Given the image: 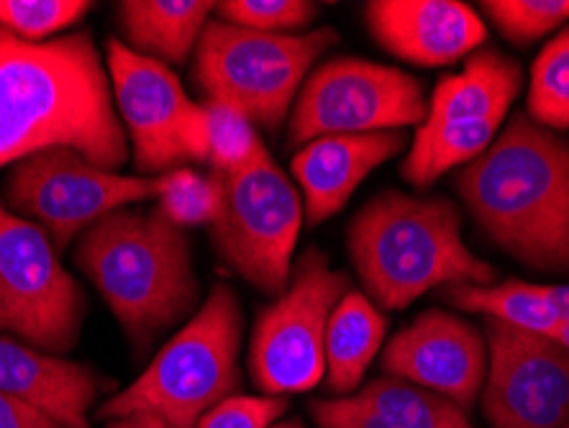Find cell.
I'll return each mask as SVG.
<instances>
[{
    "label": "cell",
    "instance_id": "1",
    "mask_svg": "<svg viewBox=\"0 0 569 428\" xmlns=\"http://www.w3.org/2000/svg\"><path fill=\"white\" fill-rule=\"evenodd\" d=\"M47 149H74L119 172L129 137L88 31L41 44L0 29V170Z\"/></svg>",
    "mask_w": 569,
    "mask_h": 428
},
{
    "label": "cell",
    "instance_id": "2",
    "mask_svg": "<svg viewBox=\"0 0 569 428\" xmlns=\"http://www.w3.org/2000/svg\"><path fill=\"white\" fill-rule=\"evenodd\" d=\"M492 245L541 272L569 270V141L529 116L510 119L457 178Z\"/></svg>",
    "mask_w": 569,
    "mask_h": 428
},
{
    "label": "cell",
    "instance_id": "3",
    "mask_svg": "<svg viewBox=\"0 0 569 428\" xmlns=\"http://www.w3.org/2000/svg\"><path fill=\"white\" fill-rule=\"evenodd\" d=\"M72 262L137 349L198 310L190 237L157 208L127 206L100 218L78 239Z\"/></svg>",
    "mask_w": 569,
    "mask_h": 428
},
{
    "label": "cell",
    "instance_id": "4",
    "mask_svg": "<svg viewBox=\"0 0 569 428\" xmlns=\"http://www.w3.org/2000/svg\"><path fill=\"white\" fill-rule=\"evenodd\" d=\"M351 265L365 296L382 310L408 308L433 288L492 285V265L462 239V216L443 198L385 190L351 218Z\"/></svg>",
    "mask_w": 569,
    "mask_h": 428
},
{
    "label": "cell",
    "instance_id": "5",
    "mask_svg": "<svg viewBox=\"0 0 569 428\" xmlns=\"http://www.w3.org/2000/svg\"><path fill=\"white\" fill-rule=\"evenodd\" d=\"M244 316L231 285L216 282L190 321L164 344L144 372L100 406L103 418L152 414L170 428H196L241 382Z\"/></svg>",
    "mask_w": 569,
    "mask_h": 428
},
{
    "label": "cell",
    "instance_id": "6",
    "mask_svg": "<svg viewBox=\"0 0 569 428\" xmlns=\"http://www.w3.org/2000/svg\"><path fill=\"white\" fill-rule=\"evenodd\" d=\"M339 41L331 27L303 33H259L226 21H208L196 49L192 74L206 98L226 100L254 126L280 129L308 74Z\"/></svg>",
    "mask_w": 569,
    "mask_h": 428
},
{
    "label": "cell",
    "instance_id": "7",
    "mask_svg": "<svg viewBox=\"0 0 569 428\" xmlns=\"http://www.w3.org/2000/svg\"><path fill=\"white\" fill-rule=\"evenodd\" d=\"M521 82L518 62L496 49H477L467 57L462 70L433 88L429 111L400 167L403 178L413 188H429L443 172L467 167L488 152Z\"/></svg>",
    "mask_w": 569,
    "mask_h": 428
},
{
    "label": "cell",
    "instance_id": "8",
    "mask_svg": "<svg viewBox=\"0 0 569 428\" xmlns=\"http://www.w3.org/2000/svg\"><path fill=\"white\" fill-rule=\"evenodd\" d=\"M349 290L347 272L333 270L318 249L298 257L288 288L259 313L249 344V372L262 396H296L323 380L326 329Z\"/></svg>",
    "mask_w": 569,
    "mask_h": 428
},
{
    "label": "cell",
    "instance_id": "9",
    "mask_svg": "<svg viewBox=\"0 0 569 428\" xmlns=\"http://www.w3.org/2000/svg\"><path fill=\"white\" fill-rule=\"evenodd\" d=\"M86 321V292L37 223L0 203V337L67 355Z\"/></svg>",
    "mask_w": 569,
    "mask_h": 428
},
{
    "label": "cell",
    "instance_id": "10",
    "mask_svg": "<svg viewBox=\"0 0 569 428\" xmlns=\"http://www.w3.org/2000/svg\"><path fill=\"white\" fill-rule=\"evenodd\" d=\"M221 182V216L211 226L213 247L233 272L264 296L288 288L303 198L272 157L239 175H216Z\"/></svg>",
    "mask_w": 569,
    "mask_h": 428
},
{
    "label": "cell",
    "instance_id": "11",
    "mask_svg": "<svg viewBox=\"0 0 569 428\" xmlns=\"http://www.w3.org/2000/svg\"><path fill=\"white\" fill-rule=\"evenodd\" d=\"M429 111L423 86L398 67L333 57L313 67L290 111V147L341 133L403 131Z\"/></svg>",
    "mask_w": 569,
    "mask_h": 428
},
{
    "label": "cell",
    "instance_id": "12",
    "mask_svg": "<svg viewBox=\"0 0 569 428\" xmlns=\"http://www.w3.org/2000/svg\"><path fill=\"white\" fill-rule=\"evenodd\" d=\"M157 178L103 170L74 149H47L13 165L3 182L6 208L37 223L57 251L100 218L154 198Z\"/></svg>",
    "mask_w": 569,
    "mask_h": 428
},
{
    "label": "cell",
    "instance_id": "13",
    "mask_svg": "<svg viewBox=\"0 0 569 428\" xmlns=\"http://www.w3.org/2000/svg\"><path fill=\"white\" fill-rule=\"evenodd\" d=\"M106 70L133 162L144 178H157L182 162H206L203 106L182 90L170 67L108 39Z\"/></svg>",
    "mask_w": 569,
    "mask_h": 428
},
{
    "label": "cell",
    "instance_id": "14",
    "mask_svg": "<svg viewBox=\"0 0 569 428\" xmlns=\"http://www.w3.org/2000/svg\"><path fill=\"white\" fill-rule=\"evenodd\" d=\"M488 382L482 410L492 428L569 424V351L557 339L485 318Z\"/></svg>",
    "mask_w": 569,
    "mask_h": 428
},
{
    "label": "cell",
    "instance_id": "15",
    "mask_svg": "<svg viewBox=\"0 0 569 428\" xmlns=\"http://www.w3.org/2000/svg\"><path fill=\"white\" fill-rule=\"evenodd\" d=\"M382 372L472 408L488 375V341L449 310H423L382 351Z\"/></svg>",
    "mask_w": 569,
    "mask_h": 428
},
{
    "label": "cell",
    "instance_id": "16",
    "mask_svg": "<svg viewBox=\"0 0 569 428\" xmlns=\"http://www.w3.org/2000/svg\"><path fill=\"white\" fill-rule=\"evenodd\" d=\"M372 39L416 67H447L488 39L480 13L459 0H372L365 6Z\"/></svg>",
    "mask_w": 569,
    "mask_h": 428
},
{
    "label": "cell",
    "instance_id": "17",
    "mask_svg": "<svg viewBox=\"0 0 569 428\" xmlns=\"http://www.w3.org/2000/svg\"><path fill=\"white\" fill-rule=\"evenodd\" d=\"M406 147L403 131L341 133L308 141L292 157L290 170L303 198L306 221L316 226L337 216L355 190Z\"/></svg>",
    "mask_w": 569,
    "mask_h": 428
},
{
    "label": "cell",
    "instance_id": "18",
    "mask_svg": "<svg viewBox=\"0 0 569 428\" xmlns=\"http://www.w3.org/2000/svg\"><path fill=\"white\" fill-rule=\"evenodd\" d=\"M100 377L93 369L0 337V392L54 418L62 428H90Z\"/></svg>",
    "mask_w": 569,
    "mask_h": 428
},
{
    "label": "cell",
    "instance_id": "19",
    "mask_svg": "<svg viewBox=\"0 0 569 428\" xmlns=\"http://www.w3.org/2000/svg\"><path fill=\"white\" fill-rule=\"evenodd\" d=\"M318 428H475L457 402L398 377H380L355 396L311 402Z\"/></svg>",
    "mask_w": 569,
    "mask_h": 428
},
{
    "label": "cell",
    "instance_id": "20",
    "mask_svg": "<svg viewBox=\"0 0 569 428\" xmlns=\"http://www.w3.org/2000/svg\"><path fill=\"white\" fill-rule=\"evenodd\" d=\"M216 3L208 0H123L116 6L123 44L162 64H182L196 54Z\"/></svg>",
    "mask_w": 569,
    "mask_h": 428
},
{
    "label": "cell",
    "instance_id": "21",
    "mask_svg": "<svg viewBox=\"0 0 569 428\" xmlns=\"http://www.w3.org/2000/svg\"><path fill=\"white\" fill-rule=\"evenodd\" d=\"M385 321L382 310L365 292L349 290L339 300L326 329V382L337 396H355L367 367L382 349Z\"/></svg>",
    "mask_w": 569,
    "mask_h": 428
},
{
    "label": "cell",
    "instance_id": "22",
    "mask_svg": "<svg viewBox=\"0 0 569 428\" xmlns=\"http://www.w3.org/2000/svg\"><path fill=\"white\" fill-rule=\"evenodd\" d=\"M443 298L465 313L496 318L500 324L543 334L551 339L565 326L555 306L543 298L541 285L533 282L506 280L492 285H455V288H443Z\"/></svg>",
    "mask_w": 569,
    "mask_h": 428
},
{
    "label": "cell",
    "instance_id": "23",
    "mask_svg": "<svg viewBox=\"0 0 569 428\" xmlns=\"http://www.w3.org/2000/svg\"><path fill=\"white\" fill-rule=\"evenodd\" d=\"M203 113L208 131L206 162L211 165L213 175H239L270 157L254 121L241 108L226 100L206 98Z\"/></svg>",
    "mask_w": 569,
    "mask_h": 428
},
{
    "label": "cell",
    "instance_id": "24",
    "mask_svg": "<svg viewBox=\"0 0 569 428\" xmlns=\"http://www.w3.org/2000/svg\"><path fill=\"white\" fill-rule=\"evenodd\" d=\"M154 198L157 211L180 229L213 226L223 206L219 178L213 172L203 175L186 165L157 175Z\"/></svg>",
    "mask_w": 569,
    "mask_h": 428
},
{
    "label": "cell",
    "instance_id": "25",
    "mask_svg": "<svg viewBox=\"0 0 569 428\" xmlns=\"http://www.w3.org/2000/svg\"><path fill=\"white\" fill-rule=\"evenodd\" d=\"M526 108L543 129H569V29L559 31L533 62Z\"/></svg>",
    "mask_w": 569,
    "mask_h": 428
},
{
    "label": "cell",
    "instance_id": "26",
    "mask_svg": "<svg viewBox=\"0 0 569 428\" xmlns=\"http://www.w3.org/2000/svg\"><path fill=\"white\" fill-rule=\"evenodd\" d=\"M90 8L82 0H0V29L41 44L74 27Z\"/></svg>",
    "mask_w": 569,
    "mask_h": 428
},
{
    "label": "cell",
    "instance_id": "27",
    "mask_svg": "<svg viewBox=\"0 0 569 428\" xmlns=\"http://www.w3.org/2000/svg\"><path fill=\"white\" fill-rule=\"evenodd\" d=\"M482 11L513 44H531L569 21V0H488Z\"/></svg>",
    "mask_w": 569,
    "mask_h": 428
},
{
    "label": "cell",
    "instance_id": "28",
    "mask_svg": "<svg viewBox=\"0 0 569 428\" xmlns=\"http://www.w3.org/2000/svg\"><path fill=\"white\" fill-rule=\"evenodd\" d=\"M216 13L226 23L259 33H303L318 6L306 0H226L216 3Z\"/></svg>",
    "mask_w": 569,
    "mask_h": 428
},
{
    "label": "cell",
    "instance_id": "29",
    "mask_svg": "<svg viewBox=\"0 0 569 428\" xmlns=\"http://www.w3.org/2000/svg\"><path fill=\"white\" fill-rule=\"evenodd\" d=\"M288 414V398L231 396L213 406L196 428H272Z\"/></svg>",
    "mask_w": 569,
    "mask_h": 428
},
{
    "label": "cell",
    "instance_id": "30",
    "mask_svg": "<svg viewBox=\"0 0 569 428\" xmlns=\"http://www.w3.org/2000/svg\"><path fill=\"white\" fill-rule=\"evenodd\" d=\"M0 428H62L54 418L0 392Z\"/></svg>",
    "mask_w": 569,
    "mask_h": 428
},
{
    "label": "cell",
    "instance_id": "31",
    "mask_svg": "<svg viewBox=\"0 0 569 428\" xmlns=\"http://www.w3.org/2000/svg\"><path fill=\"white\" fill-rule=\"evenodd\" d=\"M541 292L555 306L559 318L569 324V285H541Z\"/></svg>",
    "mask_w": 569,
    "mask_h": 428
},
{
    "label": "cell",
    "instance_id": "32",
    "mask_svg": "<svg viewBox=\"0 0 569 428\" xmlns=\"http://www.w3.org/2000/svg\"><path fill=\"white\" fill-rule=\"evenodd\" d=\"M108 428H170L162 418H157L152 414H129L121 418H113Z\"/></svg>",
    "mask_w": 569,
    "mask_h": 428
},
{
    "label": "cell",
    "instance_id": "33",
    "mask_svg": "<svg viewBox=\"0 0 569 428\" xmlns=\"http://www.w3.org/2000/svg\"><path fill=\"white\" fill-rule=\"evenodd\" d=\"M559 344H562V347L569 351V324H565L562 329H559V334L555 337Z\"/></svg>",
    "mask_w": 569,
    "mask_h": 428
},
{
    "label": "cell",
    "instance_id": "34",
    "mask_svg": "<svg viewBox=\"0 0 569 428\" xmlns=\"http://www.w3.org/2000/svg\"><path fill=\"white\" fill-rule=\"evenodd\" d=\"M272 428H303V426H300L298 421H280V424H274Z\"/></svg>",
    "mask_w": 569,
    "mask_h": 428
},
{
    "label": "cell",
    "instance_id": "35",
    "mask_svg": "<svg viewBox=\"0 0 569 428\" xmlns=\"http://www.w3.org/2000/svg\"><path fill=\"white\" fill-rule=\"evenodd\" d=\"M565 428H569V424H567V426H565Z\"/></svg>",
    "mask_w": 569,
    "mask_h": 428
}]
</instances>
